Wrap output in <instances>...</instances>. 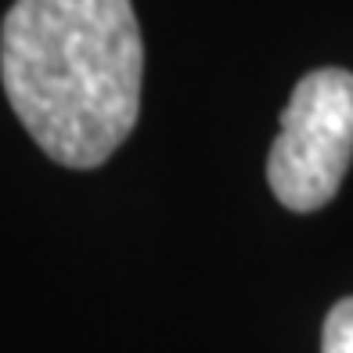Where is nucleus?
<instances>
[{
	"mask_svg": "<svg viewBox=\"0 0 353 353\" xmlns=\"http://www.w3.org/2000/svg\"><path fill=\"white\" fill-rule=\"evenodd\" d=\"M144 43L130 0H14L0 26L11 112L58 166L94 170L141 116Z\"/></svg>",
	"mask_w": 353,
	"mask_h": 353,
	"instance_id": "obj_1",
	"label": "nucleus"
},
{
	"mask_svg": "<svg viewBox=\"0 0 353 353\" xmlns=\"http://www.w3.org/2000/svg\"><path fill=\"white\" fill-rule=\"evenodd\" d=\"M321 353H353V296L335 303L332 314L325 317Z\"/></svg>",
	"mask_w": 353,
	"mask_h": 353,
	"instance_id": "obj_3",
	"label": "nucleus"
},
{
	"mask_svg": "<svg viewBox=\"0 0 353 353\" xmlns=\"http://www.w3.org/2000/svg\"><path fill=\"white\" fill-rule=\"evenodd\" d=\"M353 159V72L317 69L296 83L281 112V134L267 159L274 199L314 213L339 191Z\"/></svg>",
	"mask_w": 353,
	"mask_h": 353,
	"instance_id": "obj_2",
	"label": "nucleus"
}]
</instances>
